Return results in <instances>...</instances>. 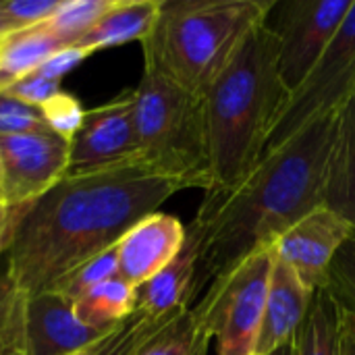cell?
<instances>
[{"label":"cell","mask_w":355,"mask_h":355,"mask_svg":"<svg viewBox=\"0 0 355 355\" xmlns=\"http://www.w3.org/2000/svg\"><path fill=\"white\" fill-rule=\"evenodd\" d=\"M183 187L141 162L64 175L15 220L4 264L25 297L50 291L87 260L116 248L141 218Z\"/></svg>","instance_id":"6da1fadb"},{"label":"cell","mask_w":355,"mask_h":355,"mask_svg":"<svg viewBox=\"0 0 355 355\" xmlns=\"http://www.w3.org/2000/svg\"><path fill=\"white\" fill-rule=\"evenodd\" d=\"M337 112L316 119L283 146L266 152L231 191L206 193L187 231L198 241L196 300L306 214L324 206Z\"/></svg>","instance_id":"7a4b0ae2"},{"label":"cell","mask_w":355,"mask_h":355,"mask_svg":"<svg viewBox=\"0 0 355 355\" xmlns=\"http://www.w3.org/2000/svg\"><path fill=\"white\" fill-rule=\"evenodd\" d=\"M289 96L279 73V40L264 23L202 96L210 156L206 193L235 189L258 166Z\"/></svg>","instance_id":"3957f363"},{"label":"cell","mask_w":355,"mask_h":355,"mask_svg":"<svg viewBox=\"0 0 355 355\" xmlns=\"http://www.w3.org/2000/svg\"><path fill=\"white\" fill-rule=\"evenodd\" d=\"M272 8L270 0H160L141 42L146 69L204 96Z\"/></svg>","instance_id":"277c9868"},{"label":"cell","mask_w":355,"mask_h":355,"mask_svg":"<svg viewBox=\"0 0 355 355\" xmlns=\"http://www.w3.org/2000/svg\"><path fill=\"white\" fill-rule=\"evenodd\" d=\"M135 98L137 162L183 189L210 191L204 100L144 69Z\"/></svg>","instance_id":"5b68a950"},{"label":"cell","mask_w":355,"mask_h":355,"mask_svg":"<svg viewBox=\"0 0 355 355\" xmlns=\"http://www.w3.org/2000/svg\"><path fill=\"white\" fill-rule=\"evenodd\" d=\"M272 264V250L248 258L193 306L204 337L216 343V355H256Z\"/></svg>","instance_id":"8992f818"},{"label":"cell","mask_w":355,"mask_h":355,"mask_svg":"<svg viewBox=\"0 0 355 355\" xmlns=\"http://www.w3.org/2000/svg\"><path fill=\"white\" fill-rule=\"evenodd\" d=\"M355 92V0L339 33L316 62L306 81L289 96L270 137L266 152L289 141L297 131L337 112ZM264 152V154H266Z\"/></svg>","instance_id":"52a82bcc"},{"label":"cell","mask_w":355,"mask_h":355,"mask_svg":"<svg viewBox=\"0 0 355 355\" xmlns=\"http://www.w3.org/2000/svg\"><path fill=\"white\" fill-rule=\"evenodd\" d=\"M354 0H289L275 4L270 29L279 40V73L293 94L322 58L352 10Z\"/></svg>","instance_id":"ba28073f"},{"label":"cell","mask_w":355,"mask_h":355,"mask_svg":"<svg viewBox=\"0 0 355 355\" xmlns=\"http://www.w3.org/2000/svg\"><path fill=\"white\" fill-rule=\"evenodd\" d=\"M69 168V139L52 133L0 135V204L23 210L50 191Z\"/></svg>","instance_id":"9c48e42d"},{"label":"cell","mask_w":355,"mask_h":355,"mask_svg":"<svg viewBox=\"0 0 355 355\" xmlns=\"http://www.w3.org/2000/svg\"><path fill=\"white\" fill-rule=\"evenodd\" d=\"M135 98L125 89L114 100L85 110L83 123L69 139L67 175H85L137 162Z\"/></svg>","instance_id":"30bf717a"},{"label":"cell","mask_w":355,"mask_h":355,"mask_svg":"<svg viewBox=\"0 0 355 355\" xmlns=\"http://www.w3.org/2000/svg\"><path fill=\"white\" fill-rule=\"evenodd\" d=\"M354 235L352 223L329 206H318L275 241L272 254L285 262L310 291H316L324 287L337 252Z\"/></svg>","instance_id":"8fae6325"},{"label":"cell","mask_w":355,"mask_h":355,"mask_svg":"<svg viewBox=\"0 0 355 355\" xmlns=\"http://www.w3.org/2000/svg\"><path fill=\"white\" fill-rule=\"evenodd\" d=\"M110 333L85 327L75 316L73 300L58 291H44L25 302L23 355H73L100 345Z\"/></svg>","instance_id":"7c38bea8"},{"label":"cell","mask_w":355,"mask_h":355,"mask_svg":"<svg viewBox=\"0 0 355 355\" xmlns=\"http://www.w3.org/2000/svg\"><path fill=\"white\" fill-rule=\"evenodd\" d=\"M187 227L171 214L154 212L141 218L116 243L119 277L133 287L148 283L183 250Z\"/></svg>","instance_id":"4fadbf2b"},{"label":"cell","mask_w":355,"mask_h":355,"mask_svg":"<svg viewBox=\"0 0 355 355\" xmlns=\"http://www.w3.org/2000/svg\"><path fill=\"white\" fill-rule=\"evenodd\" d=\"M312 295L314 291H310L297 275L275 256L256 355L272 354L293 341L302 320L306 318Z\"/></svg>","instance_id":"5bb4252c"},{"label":"cell","mask_w":355,"mask_h":355,"mask_svg":"<svg viewBox=\"0 0 355 355\" xmlns=\"http://www.w3.org/2000/svg\"><path fill=\"white\" fill-rule=\"evenodd\" d=\"M198 241L187 231V241L179 256L148 283L135 287V312L162 318L193 306V285L198 272Z\"/></svg>","instance_id":"9a60e30c"},{"label":"cell","mask_w":355,"mask_h":355,"mask_svg":"<svg viewBox=\"0 0 355 355\" xmlns=\"http://www.w3.org/2000/svg\"><path fill=\"white\" fill-rule=\"evenodd\" d=\"M160 0H114L112 6L69 48L94 54L129 42H144L152 31Z\"/></svg>","instance_id":"2e32d148"},{"label":"cell","mask_w":355,"mask_h":355,"mask_svg":"<svg viewBox=\"0 0 355 355\" xmlns=\"http://www.w3.org/2000/svg\"><path fill=\"white\" fill-rule=\"evenodd\" d=\"M324 206L335 210L355 229V92L337 110Z\"/></svg>","instance_id":"e0dca14e"},{"label":"cell","mask_w":355,"mask_h":355,"mask_svg":"<svg viewBox=\"0 0 355 355\" xmlns=\"http://www.w3.org/2000/svg\"><path fill=\"white\" fill-rule=\"evenodd\" d=\"M67 48L42 23L0 37V92L40 69L54 52Z\"/></svg>","instance_id":"ac0fdd59"},{"label":"cell","mask_w":355,"mask_h":355,"mask_svg":"<svg viewBox=\"0 0 355 355\" xmlns=\"http://www.w3.org/2000/svg\"><path fill=\"white\" fill-rule=\"evenodd\" d=\"M73 310L85 327L110 333L135 314V287L114 277L77 297Z\"/></svg>","instance_id":"d6986e66"},{"label":"cell","mask_w":355,"mask_h":355,"mask_svg":"<svg viewBox=\"0 0 355 355\" xmlns=\"http://www.w3.org/2000/svg\"><path fill=\"white\" fill-rule=\"evenodd\" d=\"M339 306L324 287L316 289L293 337V355H339Z\"/></svg>","instance_id":"ffe728a7"},{"label":"cell","mask_w":355,"mask_h":355,"mask_svg":"<svg viewBox=\"0 0 355 355\" xmlns=\"http://www.w3.org/2000/svg\"><path fill=\"white\" fill-rule=\"evenodd\" d=\"M208 343L191 306L150 335L135 355H206Z\"/></svg>","instance_id":"44dd1931"},{"label":"cell","mask_w":355,"mask_h":355,"mask_svg":"<svg viewBox=\"0 0 355 355\" xmlns=\"http://www.w3.org/2000/svg\"><path fill=\"white\" fill-rule=\"evenodd\" d=\"M112 2L114 0H62L42 25L69 48L112 6Z\"/></svg>","instance_id":"7402d4cb"},{"label":"cell","mask_w":355,"mask_h":355,"mask_svg":"<svg viewBox=\"0 0 355 355\" xmlns=\"http://www.w3.org/2000/svg\"><path fill=\"white\" fill-rule=\"evenodd\" d=\"M119 277V256H116V248L106 250L104 254L87 260L85 264H81L79 268H75L73 272H69L67 277H62L50 291H58L69 300H77L83 293L92 291L94 287L110 281Z\"/></svg>","instance_id":"603a6c76"},{"label":"cell","mask_w":355,"mask_h":355,"mask_svg":"<svg viewBox=\"0 0 355 355\" xmlns=\"http://www.w3.org/2000/svg\"><path fill=\"white\" fill-rule=\"evenodd\" d=\"M27 297L0 264V349L23 347V316Z\"/></svg>","instance_id":"cb8c5ba5"},{"label":"cell","mask_w":355,"mask_h":355,"mask_svg":"<svg viewBox=\"0 0 355 355\" xmlns=\"http://www.w3.org/2000/svg\"><path fill=\"white\" fill-rule=\"evenodd\" d=\"M187 310V308H185ZM179 312L171 314V316H162V318H154L141 312H135L133 316H129L121 327H116L110 337L102 343V349L98 355H135L139 349V345L154 335L160 327H164L173 316H177Z\"/></svg>","instance_id":"d4e9b609"},{"label":"cell","mask_w":355,"mask_h":355,"mask_svg":"<svg viewBox=\"0 0 355 355\" xmlns=\"http://www.w3.org/2000/svg\"><path fill=\"white\" fill-rule=\"evenodd\" d=\"M324 289L343 312L355 316V235L337 252Z\"/></svg>","instance_id":"484cf974"},{"label":"cell","mask_w":355,"mask_h":355,"mask_svg":"<svg viewBox=\"0 0 355 355\" xmlns=\"http://www.w3.org/2000/svg\"><path fill=\"white\" fill-rule=\"evenodd\" d=\"M62 0H0V37L46 21Z\"/></svg>","instance_id":"4316f807"},{"label":"cell","mask_w":355,"mask_h":355,"mask_svg":"<svg viewBox=\"0 0 355 355\" xmlns=\"http://www.w3.org/2000/svg\"><path fill=\"white\" fill-rule=\"evenodd\" d=\"M40 112L48 129L64 139H71L77 133L85 116L81 102L69 92H58L44 106H40Z\"/></svg>","instance_id":"83f0119b"},{"label":"cell","mask_w":355,"mask_h":355,"mask_svg":"<svg viewBox=\"0 0 355 355\" xmlns=\"http://www.w3.org/2000/svg\"><path fill=\"white\" fill-rule=\"evenodd\" d=\"M40 131H50L42 119L40 108L29 106L0 92V135L40 133Z\"/></svg>","instance_id":"f1b7e54d"},{"label":"cell","mask_w":355,"mask_h":355,"mask_svg":"<svg viewBox=\"0 0 355 355\" xmlns=\"http://www.w3.org/2000/svg\"><path fill=\"white\" fill-rule=\"evenodd\" d=\"M60 89V81H52V79H46L42 75H37L35 71L25 75L23 79L15 81L10 87L4 89V94L29 104V106H44L50 98H54Z\"/></svg>","instance_id":"f546056e"},{"label":"cell","mask_w":355,"mask_h":355,"mask_svg":"<svg viewBox=\"0 0 355 355\" xmlns=\"http://www.w3.org/2000/svg\"><path fill=\"white\" fill-rule=\"evenodd\" d=\"M89 54H85L83 50H77V48H62L58 52H54L52 56H48L40 69L35 71L37 75L46 77V79H52V81H60L67 73H71L75 67H79Z\"/></svg>","instance_id":"4dcf8cb0"},{"label":"cell","mask_w":355,"mask_h":355,"mask_svg":"<svg viewBox=\"0 0 355 355\" xmlns=\"http://www.w3.org/2000/svg\"><path fill=\"white\" fill-rule=\"evenodd\" d=\"M339 355H355V316L343 310L339 324Z\"/></svg>","instance_id":"1f68e13d"},{"label":"cell","mask_w":355,"mask_h":355,"mask_svg":"<svg viewBox=\"0 0 355 355\" xmlns=\"http://www.w3.org/2000/svg\"><path fill=\"white\" fill-rule=\"evenodd\" d=\"M12 220H15V212L0 204V254H4V250H6L8 233H10Z\"/></svg>","instance_id":"d6a6232c"},{"label":"cell","mask_w":355,"mask_h":355,"mask_svg":"<svg viewBox=\"0 0 355 355\" xmlns=\"http://www.w3.org/2000/svg\"><path fill=\"white\" fill-rule=\"evenodd\" d=\"M268 355H293V341L287 343V345H283V347H279V349H275L272 354Z\"/></svg>","instance_id":"836d02e7"},{"label":"cell","mask_w":355,"mask_h":355,"mask_svg":"<svg viewBox=\"0 0 355 355\" xmlns=\"http://www.w3.org/2000/svg\"><path fill=\"white\" fill-rule=\"evenodd\" d=\"M108 337H110V335H108ZM108 337H106V339H108ZM106 339H104V341H106ZM104 341H102V343H104ZM102 343H100V345H94V347H87V349H83V352H77V354L73 355H98L100 354V349H102Z\"/></svg>","instance_id":"e575fe53"},{"label":"cell","mask_w":355,"mask_h":355,"mask_svg":"<svg viewBox=\"0 0 355 355\" xmlns=\"http://www.w3.org/2000/svg\"><path fill=\"white\" fill-rule=\"evenodd\" d=\"M0 355H23V347H8V349H0Z\"/></svg>","instance_id":"d590c367"}]
</instances>
